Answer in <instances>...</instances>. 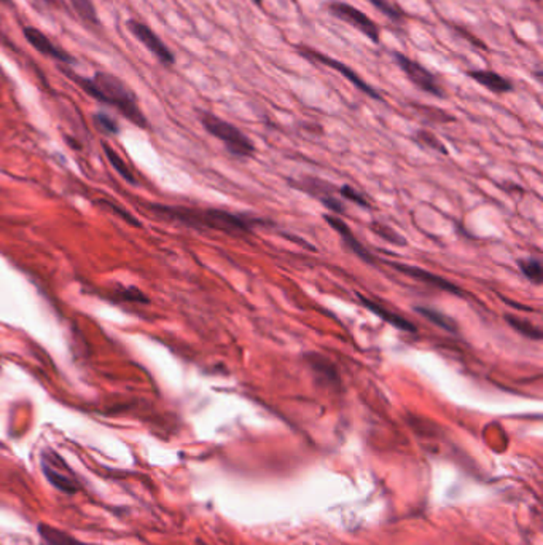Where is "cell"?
I'll list each match as a JSON object with an SVG mask.
<instances>
[{"label":"cell","instance_id":"6da1fadb","mask_svg":"<svg viewBox=\"0 0 543 545\" xmlns=\"http://www.w3.org/2000/svg\"><path fill=\"white\" fill-rule=\"evenodd\" d=\"M64 73H67L68 77L91 98L98 99L99 102H104L107 106L118 108L128 120L133 121V123L139 128L147 126V120L143 117L139 106H137L133 91H131L120 78H116L115 75L107 72H98L93 78H86L71 71H64Z\"/></svg>","mask_w":543,"mask_h":545},{"label":"cell","instance_id":"7402d4cb","mask_svg":"<svg viewBox=\"0 0 543 545\" xmlns=\"http://www.w3.org/2000/svg\"><path fill=\"white\" fill-rule=\"evenodd\" d=\"M102 147H104V152L107 155V158L110 161V165H112L116 171H118V174L123 177V179H126L129 182H136V179L133 177V174H131V171L128 169V166L123 163V160L120 158V155L115 152V150L110 148L107 144H102Z\"/></svg>","mask_w":543,"mask_h":545},{"label":"cell","instance_id":"5b68a950","mask_svg":"<svg viewBox=\"0 0 543 545\" xmlns=\"http://www.w3.org/2000/svg\"><path fill=\"white\" fill-rule=\"evenodd\" d=\"M390 54L392 58H394L395 64L398 66V69L405 73V77H407L411 83L417 88V90H421L435 98H446V91L443 85L440 83L438 77L430 69L422 66L419 61L407 56V54L402 51H392Z\"/></svg>","mask_w":543,"mask_h":545},{"label":"cell","instance_id":"f1b7e54d","mask_svg":"<svg viewBox=\"0 0 543 545\" xmlns=\"http://www.w3.org/2000/svg\"><path fill=\"white\" fill-rule=\"evenodd\" d=\"M42 2H45V4H53V0H42Z\"/></svg>","mask_w":543,"mask_h":545},{"label":"cell","instance_id":"83f0119b","mask_svg":"<svg viewBox=\"0 0 543 545\" xmlns=\"http://www.w3.org/2000/svg\"><path fill=\"white\" fill-rule=\"evenodd\" d=\"M252 4L257 6H263V0H252Z\"/></svg>","mask_w":543,"mask_h":545},{"label":"cell","instance_id":"e0dca14e","mask_svg":"<svg viewBox=\"0 0 543 545\" xmlns=\"http://www.w3.org/2000/svg\"><path fill=\"white\" fill-rule=\"evenodd\" d=\"M415 311L417 312V315H421L422 317L427 319V321H430L432 324H435L437 327H442V329L446 330V332H451V333L457 332L456 322L452 321L450 316L443 315L442 311H437L434 308H429V306H416Z\"/></svg>","mask_w":543,"mask_h":545},{"label":"cell","instance_id":"ac0fdd59","mask_svg":"<svg viewBox=\"0 0 543 545\" xmlns=\"http://www.w3.org/2000/svg\"><path fill=\"white\" fill-rule=\"evenodd\" d=\"M505 321L508 322V325H510L513 330H517L518 333H521L522 337L535 340V342H539V340H542V337H543L542 330L539 329V327H535L532 322L526 321V319H521V317L512 316V315H505Z\"/></svg>","mask_w":543,"mask_h":545},{"label":"cell","instance_id":"44dd1931","mask_svg":"<svg viewBox=\"0 0 543 545\" xmlns=\"http://www.w3.org/2000/svg\"><path fill=\"white\" fill-rule=\"evenodd\" d=\"M446 26H448L452 32H456L457 36H460L464 40H467V42H469L473 46V49H478L481 51H489V46L486 45V42H483V40H481L479 37H477L473 32H470L469 29H467V27L455 24V23H448Z\"/></svg>","mask_w":543,"mask_h":545},{"label":"cell","instance_id":"8fae6325","mask_svg":"<svg viewBox=\"0 0 543 545\" xmlns=\"http://www.w3.org/2000/svg\"><path fill=\"white\" fill-rule=\"evenodd\" d=\"M394 268H397L403 275H407L413 279H417V281L425 282L429 285H434L437 289H442L443 292H450V294H456V295H464V292L460 290L456 284H452L448 279H445L442 276H437L434 272H430L427 270H422L419 267H411V265H402V263H394Z\"/></svg>","mask_w":543,"mask_h":545},{"label":"cell","instance_id":"9a60e30c","mask_svg":"<svg viewBox=\"0 0 543 545\" xmlns=\"http://www.w3.org/2000/svg\"><path fill=\"white\" fill-rule=\"evenodd\" d=\"M37 529H39V536H40V539H42L44 545H89V544H85L78 539H75L73 536L64 533V531L51 526V524L40 523Z\"/></svg>","mask_w":543,"mask_h":545},{"label":"cell","instance_id":"2e32d148","mask_svg":"<svg viewBox=\"0 0 543 545\" xmlns=\"http://www.w3.org/2000/svg\"><path fill=\"white\" fill-rule=\"evenodd\" d=\"M367 2L375 6V9L381 13L382 16H386L387 19H390L392 23H397V24H402L407 21V11H405L402 6H398L395 2H392V0H367Z\"/></svg>","mask_w":543,"mask_h":545},{"label":"cell","instance_id":"9c48e42d","mask_svg":"<svg viewBox=\"0 0 543 545\" xmlns=\"http://www.w3.org/2000/svg\"><path fill=\"white\" fill-rule=\"evenodd\" d=\"M23 34H24V39L27 40V42H29L39 53L45 54V56L51 58V59H56L63 64H75L77 63V59L71 56V54H68L66 50L61 49V46H58L56 44H53L42 31L37 29V27L27 26L23 29Z\"/></svg>","mask_w":543,"mask_h":545},{"label":"cell","instance_id":"30bf717a","mask_svg":"<svg viewBox=\"0 0 543 545\" xmlns=\"http://www.w3.org/2000/svg\"><path fill=\"white\" fill-rule=\"evenodd\" d=\"M465 75L473 81H477L478 85L484 86L486 90H489L496 94H507L514 91V83L510 80L500 75L496 71L491 69H470L465 71Z\"/></svg>","mask_w":543,"mask_h":545},{"label":"cell","instance_id":"5bb4252c","mask_svg":"<svg viewBox=\"0 0 543 545\" xmlns=\"http://www.w3.org/2000/svg\"><path fill=\"white\" fill-rule=\"evenodd\" d=\"M308 364L313 369V372L318 375L319 378L324 380L327 384H333V386L340 384L338 370H336V367L330 362L328 359L319 356V354H309Z\"/></svg>","mask_w":543,"mask_h":545},{"label":"cell","instance_id":"52a82bcc","mask_svg":"<svg viewBox=\"0 0 543 545\" xmlns=\"http://www.w3.org/2000/svg\"><path fill=\"white\" fill-rule=\"evenodd\" d=\"M40 466L45 479L51 483V485L59 489L61 493L75 494L80 489V483L77 477L72 472V469L67 466V462L61 458V456L53 452V449H44L42 456H40Z\"/></svg>","mask_w":543,"mask_h":545},{"label":"cell","instance_id":"7a4b0ae2","mask_svg":"<svg viewBox=\"0 0 543 545\" xmlns=\"http://www.w3.org/2000/svg\"><path fill=\"white\" fill-rule=\"evenodd\" d=\"M156 210L169 215L171 219L181 220L185 225H190V227L217 230L230 235L247 233V231L252 230L253 225L260 223V220H253L250 217L233 214L228 213V210L220 209L196 210L188 208H156Z\"/></svg>","mask_w":543,"mask_h":545},{"label":"cell","instance_id":"484cf974","mask_svg":"<svg viewBox=\"0 0 543 545\" xmlns=\"http://www.w3.org/2000/svg\"><path fill=\"white\" fill-rule=\"evenodd\" d=\"M415 108H417V111H421L424 115H427V117H435L438 121H452V120H455V118L451 117V115H448L445 111H440V108H435V107L415 104Z\"/></svg>","mask_w":543,"mask_h":545},{"label":"cell","instance_id":"277c9868","mask_svg":"<svg viewBox=\"0 0 543 545\" xmlns=\"http://www.w3.org/2000/svg\"><path fill=\"white\" fill-rule=\"evenodd\" d=\"M295 51H297V54H300L301 58H305L306 61H309V63L322 64V66L328 67V69L338 72L341 77H345L349 83H352L357 90L362 91L363 94H365V96L371 98L373 101H377V102H384V98L381 96V93L377 91L375 86H371L368 81L363 80L359 75V72H355L352 67H349L347 64L342 63V61L328 56V54L315 50V49H313V46L305 45V44L295 45Z\"/></svg>","mask_w":543,"mask_h":545},{"label":"cell","instance_id":"4dcf8cb0","mask_svg":"<svg viewBox=\"0 0 543 545\" xmlns=\"http://www.w3.org/2000/svg\"><path fill=\"white\" fill-rule=\"evenodd\" d=\"M532 2H535V4H540V0H532Z\"/></svg>","mask_w":543,"mask_h":545},{"label":"cell","instance_id":"f546056e","mask_svg":"<svg viewBox=\"0 0 543 545\" xmlns=\"http://www.w3.org/2000/svg\"><path fill=\"white\" fill-rule=\"evenodd\" d=\"M198 545H208V544L203 542V541H198Z\"/></svg>","mask_w":543,"mask_h":545},{"label":"cell","instance_id":"d6986e66","mask_svg":"<svg viewBox=\"0 0 543 545\" xmlns=\"http://www.w3.org/2000/svg\"><path fill=\"white\" fill-rule=\"evenodd\" d=\"M519 268L522 271V275H524L529 281L540 285L542 284V279H543V267L540 260H537V258H526V260H521L519 262Z\"/></svg>","mask_w":543,"mask_h":545},{"label":"cell","instance_id":"603a6c76","mask_svg":"<svg viewBox=\"0 0 543 545\" xmlns=\"http://www.w3.org/2000/svg\"><path fill=\"white\" fill-rule=\"evenodd\" d=\"M416 141L419 142V144H422V146L429 147V148H434V150H437V152H440V153H445V155L448 153V150H446L443 142L440 141L434 133L425 131V129H419V131L416 133Z\"/></svg>","mask_w":543,"mask_h":545},{"label":"cell","instance_id":"ffe728a7","mask_svg":"<svg viewBox=\"0 0 543 545\" xmlns=\"http://www.w3.org/2000/svg\"><path fill=\"white\" fill-rule=\"evenodd\" d=\"M71 2V5L73 6V10L77 11V15L85 19L86 23H93V24H98L99 23V18H98V13H96V6L93 4V0H68Z\"/></svg>","mask_w":543,"mask_h":545},{"label":"cell","instance_id":"1f68e13d","mask_svg":"<svg viewBox=\"0 0 543 545\" xmlns=\"http://www.w3.org/2000/svg\"><path fill=\"white\" fill-rule=\"evenodd\" d=\"M2 2H5V4H10V0H2Z\"/></svg>","mask_w":543,"mask_h":545},{"label":"cell","instance_id":"8992f818","mask_svg":"<svg viewBox=\"0 0 543 545\" xmlns=\"http://www.w3.org/2000/svg\"><path fill=\"white\" fill-rule=\"evenodd\" d=\"M327 11L336 19H340V21L349 24L350 27H354V29L363 34L371 44L375 45L381 44V27L377 26L365 11L359 10L357 6L350 4L340 2V0L328 2Z\"/></svg>","mask_w":543,"mask_h":545},{"label":"cell","instance_id":"d4e9b609","mask_svg":"<svg viewBox=\"0 0 543 545\" xmlns=\"http://www.w3.org/2000/svg\"><path fill=\"white\" fill-rule=\"evenodd\" d=\"M373 230L376 231L377 235L382 236L384 240H387V241L394 243V244H400V246H403V244H405L403 238H400V235L395 233V231L390 230L389 227H384V225H381V223H376V225H373Z\"/></svg>","mask_w":543,"mask_h":545},{"label":"cell","instance_id":"cb8c5ba5","mask_svg":"<svg viewBox=\"0 0 543 545\" xmlns=\"http://www.w3.org/2000/svg\"><path fill=\"white\" fill-rule=\"evenodd\" d=\"M338 192L341 193V196H345L346 200L355 203L357 206H360V208H370V203L367 201L365 195H362V193L357 192V190H355L354 187H350V185H342V187L338 190Z\"/></svg>","mask_w":543,"mask_h":545},{"label":"cell","instance_id":"4316f807","mask_svg":"<svg viewBox=\"0 0 543 545\" xmlns=\"http://www.w3.org/2000/svg\"><path fill=\"white\" fill-rule=\"evenodd\" d=\"M94 121H96V125H98L101 129H104L106 133H110V134L118 133V125H116L115 120L110 118L108 115H106V113L94 115Z\"/></svg>","mask_w":543,"mask_h":545},{"label":"cell","instance_id":"7c38bea8","mask_svg":"<svg viewBox=\"0 0 543 545\" xmlns=\"http://www.w3.org/2000/svg\"><path fill=\"white\" fill-rule=\"evenodd\" d=\"M324 219L328 222L330 227H332V228L336 231V233H338V235L341 236L342 243H345L346 246H347L350 250H352L357 257H360L362 260H363V262H367V263H373V260H375L373 255H371L370 252H368L365 248L362 246V243H360L359 240H357V238L354 236L352 231H350V228L347 227V225H346L345 222H342V220L340 219V217L325 215Z\"/></svg>","mask_w":543,"mask_h":545},{"label":"cell","instance_id":"ba28073f","mask_svg":"<svg viewBox=\"0 0 543 545\" xmlns=\"http://www.w3.org/2000/svg\"><path fill=\"white\" fill-rule=\"evenodd\" d=\"M126 27L143 46H147V50L152 53L153 56H156L163 66H173L176 63L174 53L169 50V46L164 44L163 40L158 37V34L150 29L146 23L137 21V19H128Z\"/></svg>","mask_w":543,"mask_h":545},{"label":"cell","instance_id":"3957f363","mask_svg":"<svg viewBox=\"0 0 543 545\" xmlns=\"http://www.w3.org/2000/svg\"><path fill=\"white\" fill-rule=\"evenodd\" d=\"M199 120H201L205 131L218 141H222L231 155L239 156V158H249L255 153L253 142L238 126L231 125L230 121L220 118L210 112H201Z\"/></svg>","mask_w":543,"mask_h":545},{"label":"cell","instance_id":"4fadbf2b","mask_svg":"<svg viewBox=\"0 0 543 545\" xmlns=\"http://www.w3.org/2000/svg\"><path fill=\"white\" fill-rule=\"evenodd\" d=\"M359 298H360V302L365 305L370 311H373L376 316H380L384 322L390 324L392 327H395V329L402 330V332H408V333H416L417 332V327L413 322H410L408 319H405L403 316L397 315V312L390 311L387 308H384L382 305L376 303V302H373V300H370L367 297L359 295Z\"/></svg>","mask_w":543,"mask_h":545}]
</instances>
